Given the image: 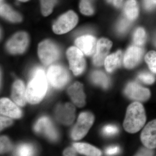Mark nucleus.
I'll use <instances>...</instances> for the list:
<instances>
[{
    "label": "nucleus",
    "instance_id": "f257e3e1",
    "mask_svg": "<svg viewBox=\"0 0 156 156\" xmlns=\"http://www.w3.org/2000/svg\"><path fill=\"white\" fill-rule=\"evenodd\" d=\"M47 76L44 70L37 68L34 70L32 79L27 88V100L32 104L39 103L44 97L48 90Z\"/></svg>",
    "mask_w": 156,
    "mask_h": 156
},
{
    "label": "nucleus",
    "instance_id": "f03ea898",
    "mask_svg": "<svg viewBox=\"0 0 156 156\" xmlns=\"http://www.w3.org/2000/svg\"><path fill=\"white\" fill-rule=\"evenodd\" d=\"M146 121L144 108L141 103L135 102L128 107L123 126L128 133H135L143 128Z\"/></svg>",
    "mask_w": 156,
    "mask_h": 156
},
{
    "label": "nucleus",
    "instance_id": "7ed1b4c3",
    "mask_svg": "<svg viewBox=\"0 0 156 156\" xmlns=\"http://www.w3.org/2000/svg\"><path fill=\"white\" fill-rule=\"evenodd\" d=\"M38 54L43 63L48 65L58 59L60 52L54 43L49 40H46L39 44Z\"/></svg>",
    "mask_w": 156,
    "mask_h": 156
},
{
    "label": "nucleus",
    "instance_id": "20e7f679",
    "mask_svg": "<svg viewBox=\"0 0 156 156\" xmlns=\"http://www.w3.org/2000/svg\"><path fill=\"white\" fill-rule=\"evenodd\" d=\"M94 119V115L89 112L81 113L72 132L73 139L79 140L86 136L93 125Z\"/></svg>",
    "mask_w": 156,
    "mask_h": 156
},
{
    "label": "nucleus",
    "instance_id": "39448f33",
    "mask_svg": "<svg viewBox=\"0 0 156 156\" xmlns=\"http://www.w3.org/2000/svg\"><path fill=\"white\" fill-rule=\"evenodd\" d=\"M78 22L77 14L73 11H69L58 18L53 25L55 34H62L68 32L76 25Z\"/></svg>",
    "mask_w": 156,
    "mask_h": 156
},
{
    "label": "nucleus",
    "instance_id": "423d86ee",
    "mask_svg": "<svg viewBox=\"0 0 156 156\" xmlns=\"http://www.w3.org/2000/svg\"><path fill=\"white\" fill-rule=\"evenodd\" d=\"M69 62L70 69L76 76L80 75L83 72L86 63L83 54L78 48L71 47L66 52Z\"/></svg>",
    "mask_w": 156,
    "mask_h": 156
},
{
    "label": "nucleus",
    "instance_id": "0eeeda50",
    "mask_svg": "<svg viewBox=\"0 0 156 156\" xmlns=\"http://www.w3.org/2000/svg\"><path fill=\"white\" fill-rule=\"evenodd\" d=\"M48 80L55 88L60 89L69 80V75L66 70L60 65H53L48 70Z\"/></svg>",
    "mask_w": 156,
    "mask_h": 156
},
{
    "label": "nucleus",
    "instance_id": "6e6552de",
    "mask_svg": "<svg viewBox=\"0 0 156 156\" xmlns=\"http://www.w3.org/2000/svg\"><path fill=\"white\" fill-rule=\"evenodd\" d=\"M29 44V37L25 32L15 34L10 39L7 44V49L12 54H20L23 53Z\"/></svg>",
    "mask_w": 156,
    "mask_h": 156
},
{
    "label": "nucleus",
    "instance_id": "1a4fd4ad",
    "mask_svg": "<svg viewBox=\"0 0 156 156\" xmlns=\"http://www.w3.org/2000/svg\"><path fill=\"white\" fill-rule=\"evenodd\" d=\"M125 92L129 98L138 101H146L151 96L150 91L148 89L134 82L127 85Z\"/></svg>",
    "mask_w": 156,
    "mask_h": 156
},
{
    "label": "nucleus",
    "instance_id": "9d476101",
    "mask_svg": "<svg viewBox=\"0 0 156 156\" xmlns=\"http://www.w3.org/2000/svg\"><path fill=\"white\" fill-rule=\"evenodd\" d=\"M140 138L145 147L150 149L156 148V119L151 121L146 126Z\"/></svg>",
    "mask_w": 156,
    "mask_h": 156
},
{
    "label": "nucleus",
    "instance_id": "9b49d317",
    "mask_svg": "<svg viewBox=\"0 0 156 156\" xmlns=\"http://www.w3.org/2000/svg\"><path fill=\"white\" fill-rule=\"evenodd\" d=\"M75 108L72 104L68 103L58 105L56 108V118L59 122L66 125H69L75 118Z\"/></svg>",
    "mask_w": 156,
    "mask_h": 156
},
{
    "label": "nucleus",
    "instance_id": "f8f14e48",
    "mask_svg": "<svg viewBox=\"0 0 156 156\" xmlns=\"http://www.w3.org/2000/svg\"><path fill=\"white\" fill-rule=\"evenodd\" d=\"M112 45L111 41L105 38L101 39L97 42L96 51L93 58V63L96 66H101L104 63Z\"/></svg>",
    "mask_w": 156,
    "mask_h": 156
},
{
    "label": "nucleus",
    "instance_id": "ddd939ff",
    "mask_svg": "<svg viewBox=\"0 0 156 156\" xmlns=\"http://www.w3.org/2000/svg\"><path fill=\"white\" fill-rule=\"evenodd\" d=\"M76 46L87 56H91L96 51V39L90 35H83L78 37L75 41Z\"/></svg>",
    "mask_w": 156,
    "mask_h": 156
},
{
    "label": "nucleus",
    "instance_id": "4468645a",
    "mask_svg": "<svg viewBox=\"0 0 156 156\" xmlns=\"http://www.w3.org/2000/svg\"><path fill=\"white\" fill-rule=\"evenodd\" d=\"M143 50L140 47L132 46L129 47L125 53L124 64L128 69L135 67L139 63L142 58Z\"/></svg>",
    "mask_w": 156,
    "mask_h": 156
},
{
    "label": "nucleus",
    "instance_id": "2eb2a0df",
    "mask_svg": "<svg viewBox=\"0 0 156 156\" xmlns=\"http://www.w3.org/2000/svg\"><path fill=\"white\" fill-rule=\"evenodd\" d=\"M34 129L38 133H44L51 140H56L57 138V132L48 117L41 118L37 122Z\"/></svg>",
    "mask_w": 156,
    "mask_h": 156
},
{
    "label": "nucleus",
    "instance_id": "dca6fc26",
    "mask_svg": "<svg viewBox=\"0 0 156 156\" xmlns=\"http://www.w3.org/2000/svg\"><path fill=\"white\" fill-rule=\"evenodd\" d=\"M68 93L73 103L79 107H83L86 104V96L83 91V85L79 82H76L70 86Z\"/></svg>",
    "mask_w": 156,
    "mask_h": 156
},
{
    "label": "nucleus",
    "instance_id": "f3484780",
    "mask_svg": "<svg viewBox=\"0 0 156 156\" xmlns=\"http://www.w3.org/2000/svg\"><path fill=\"white\" fill-rule=\"evenodd\" d=\"M1 113L14 119H19L22 115V112L10 99L3 98L0 101Z\"/></svg>",
    "mask_w": 156,
    "mask_h": 156
},
{
    "label": "nucleus",
    "instance_id": "a211bd4d",
    "mask_svg": "<svg viewBox=\"0 0 156 156\" xmlns=\"http://www.w3.org/2000/svg\"><path fill=\"white\" fill-rule=\"evenodd\" d=\"M12 98L17 105L24 106L26 101L25 86L22 81H15L12 88Z\"/></svg>",
    "mask_w": 156,
    "mask_h": 156
},
{
    "label": "nucleus",
    "instance_id": "6ab92c4d",
    "mask_svg": "<svg viewBox=\"0 0 156 156\" xmlns=\"http://www.w3.org/2000/svg\"><path fill=\"white\" fill-rule=\"evenodd\" d=\"M122 52L120 50L109 55L105 58L104 64L105 69L109 73L112 72L121 65L122 59Z\"/></svg>",
    "mask_w": 156,
    "mask_h": 156
},
{
    "label": "nucleus",
    "instance_id": "aec40b11",
    "mask_svg": "<svg viewBox=\"0 0 156 156\" xmlns=\"http://www.w3.org/2000/svg\"><path fill=\"white\" fill-rule=\"evenodd\" d=\"M73 146L78 152L86 155L95 156L101 154V151L99 149L88 144L76 143L74 144Z\"/></svg>",
    "mask_w": 156,
    "mask_h": 156
},
{
    "label": "nucleus",
    "instance_id": "412c9836",
    "mask_svg": "<svg viewBox=\"0 0 156 156\" xmlns=\"http://www.w3.org/2000/svg\"><path fill=\"white\" fill-rule=\"evenodd\" d=\"M124 13L130 21L136 19L139 13V8L136 0H128L124 6Z\"/></svg>",
    "mask_w": 156,
    "mask_h": 156
},
{
    "label": "nucleus",
    "instance_id": "4be33fe9",
    "mask_svg": "<svg viewBox=\"0 0 156 156\" xmlns=\"http://www.w3.org/2000/svg\"><path fill=\"white\" fill-rule=\"evenodd\" d=\"M1 14L11 22H20L22 20L21 16L7 5H1Z\"/></svg>",
    "mask_w": 156,
    "mask_h": 156
},
{
    "label": "nucleus",
    "instance_id": "5701e85b",
    "mask_svg": "<svg viewBox=\"0 0 156 156\" xmlns=\"http://www.w3.org/2000/svg\"><path fill=\"white\" fill-rule=\"evenodd\" d=\"M92 81L97 85H99L104 89H107L109 85V80L107 76L99 71H96L92 74Z\"/></svg>",
    "mask_w": 156,
    "mask_h": 156
},
{
    "label": "nucleus",
    "instance_id": "b1692460",
    "mask_svg": "<svg viewBox=\"0 0 156 156\" xmlns=\"http://www.w3.org/2000/svg\"><path fill=\"white\" fill-rule=\"evenodd\" d=\"M146 39L145 30L141 27L136 29L133 34V41L134 44L138 47L142 46L145 44Z\"/></svg>",
    "mask_w": 156,
    "mask_h": 156
},
{
    "label": "nucleus",
    "instance_id": "393cba45",
    "mask_svg": "<svg viewBox=\"0 0 156 156\" xmlns=\"http://www.w3.org/2000/svg\"><path fill=\"white\" fill-rule=\"evenodd\" d=\"M56 0H41V12L44 16H48L52 11Z\"/></svg>",
    "mask_w": 156,
    "mask_h": 156
},
{
    "label": "nucleus",
    "instance_id": "a878e982",
    "mask_svg": "<svg viewBox=\"0 0 156 156\" xmlns=\"http://www.w3.org/2000/svg\"><path fill=\"white\" fill-rule=\"evenodd\" d=\"M80 8L81 13L85 15H91L94 13V9L90 0H81Z\"/></svg>",
    "mask_w": 156,
    "mask_h": 156
},
{
    "label": "nucleus",
    "instance_id": "bb28decb",
    "mask_svg": "<svg viewBox=\"0 0 156 156\" xmlns=\"http://www.w3.org/2000/svg\"><path fill=\"white\" fill-rule=\"evenodd\" d=\"M145 59L151 70L156 73V52L150 51L146 55Z\"/></svg>",
    "mask_w": 156,
    "mask_h": 156
},
{
    "label": "nucleus",
    "instance_id": "cd10ccee",
    "mask_svg": "<svg viewBox=\"0 0 156 156\" xmlns=\"http://www.w3.org/2000/svg\"><path fill=\"white\" fill-rule=\"evenodd\" d=\"M33 147L28 144L20 145L17 151V154L19 156H31L34 154Z\"/></svg>",
    "mask_w": 156,
    "mask_h": 156
},
{
    "label": "nucleus",
    "instance_id": "c85d7f7f",
    "mask_svg": "<svg viewBox=\"0 0 156 156\" xmlns=\"http://www.w3.org/2000/svg\"><path fill=\"white\" fill-rule=\"evenodd\" d=\"M138 79L144 83L151 85L155 80V78L152 74L148 72L140 73L138 76Z\"/></svg>",
    "mask_w": 156,
    "mask_h": 156
},
{
    "label": "nucleus",
    "instance_id": "c756f323",
    "mask_svg": "<svg viewBox=\"0 0 156 156\" xmlns=\"http://www.w3.org/2000/svg\"><path fill=\"white\" fill-rule=\"evenodd\" d=\"M130 20L125 18L122 19L118 23L117 26V31L120 34H123L127 32L130 27Z\"/></svg>",
    "mask_w": 156,
    "mask_h": 156
},
{
    "label": "nucleus",
    "instance_id": "7c9ffc66",
    "mask_svg": "<svg viewBox=\"0 0 156 156\" xmlns=\"http://www.w3.org/2000/svg\"><path fill=\"white\" fill-rule=\"evenodd\" d=\"M12 145L8 137L2 136L1 137V153H5L11 149Z\"/></svg>",
    "mask_w": 156,
    "mask_h": 156
},
{
    "label": "nucleus",
    "instance_id": "2f4dec72",
    "mask_svg": "<svg viewBox=\"0 0 156 156\" xmlns=\"http://www.w3.org/2000/svg\"><path fill=\"white\" fill-rule=\"evenodd\" d=\"M103 134L107 136H112L116 134L119 132L118 127L113 125H108L103 128Z\"/></svg>",
    "mask_w": 156,
    "mask_h": 156
},
{
    "label": "nucleus",
    "instance_id": "473e14b6",
    "mask_svg": "<svg viewBox=\"0 0 156 156\" xmlns=\"http://www.w3.org/2000/svg\"><path fill=\"white\" fill-rule=\"evenodd\" d=\"M144 6L146 10H151L156 6V0H144Z\"/></svg>",
    "mask_w": 156,
    "mask_h": 156
},
{
    "label": "nucleus",
    "instance_id": "72a5a7b5",
    "mask_svg": "<svg viewBox=\"0 0 156 156\" xmlns=\"http://www.w3.org/2000/svg\"><path fill=\"white\" fill-rule=\"evenodd\" d=\"M12 124V121L11 119L2 116L1 117V130L4 128L11 126Z\"/></svg>",
    "mask_w": 156,
    "mask_h": 156
},
{
    "label": "nucleus",
    "instance_id": "f704fd0d",
    "mask_svg": "<svg viewBox=\"0 0 156 156\" xmlns=\"http://www.w3.org/2000/svg\"><path fill=\"white\" fill-rule=\"evenodd\" d=\"M120 151V148L119 147L116 146H113L109 147L106 149V153L107 154L111 155L118 154Z\"/></svg>",
    "mask_w": 156,
    "mask_h": 156
},
{
    "label": "nucleus",
    "instance_id": "c9c22d12",
    "mask_svg": "<svg viewBox=\"0 0 156 156\" xmlns=\"http://www.w3.org/2000/svg\"><path fill=\"white\" fill-rule=\"evenodd\" d=\"M152 149L147 148H144L140 151L137 154L138 156H151L154 154V152L151 150Z\"/></svg>",
    "mask_w": 156,
    "mask_h": 156
},
{
    "label": "nucleus",
    "instance_id": "e433bc0d",
    "mask_svg": "<svg viewBox=\"0 0 156 156\" xmlns=\"http://www.w3.org/2000/svg\"><path fill=\"white\" fill-rule=\"evenodd\" d=\"M63 154L65 156H75L76 155V151L73 148H68L64 151Z\"/></svg>",
    "mask_w": 156,
    "mask_h": 156
},
{
    "label": "nucleus",
    "instance_id": "4c0bfd02",
    "mask_svg": "<svg viewBox=\"0 0 156 156\" xmlns=\"http://www.w3.org/2000/svg\"><path fill=\"white\" fill-rule=\"evenodd\" d=\"M108 1L112 3L116 7H120L123 2V0H108Z\"/></svg>",
    "mask_w": 156,
    "mask_h": 156
},
{
    "label": "nucleus",
    "instance_id": "58836bf2",
    "mask_svg": "<svg viewBox=\"0 0 156 156\" xmlns=\"http://www.w3.org/2000/svg\"><path fill=\"white\" fill-rule=\"evenodd\" d=\"M154 44L155 46L156 47V36L154 39Z\"/></svg>",
    "mask_w": 156,
    "mask_h": 156
},
{
    "label": "nucleus",
    "instance_id": "ea45409f",
    "mask_svg": "<svg viewBox=\"0 0 156 156\" xmlns=\"http://www.w3.org/2000/svg\"><path fill=\"white\" fill-rule=\"evenodd\" d=\"M19 1L22 2H27V1H28V0H19Z\"/></svg>",
    "mask_w": 156,
    "mask_h": 156
},
{
    "label": "nucleus",
    "instance_id": "a19ab883",
    "mask_svg": "<svg viewBox=\"0 0 156 156\" xmlns=\"http://www.w3.org/2000/svg\"><path fill=\"white\" fill-rule=\"evenodd\" d=\"M2 0H1V2H2Z\"/></svg>",
    "mask_w": 156,
    "mask_h": 156
}]
</instances>
